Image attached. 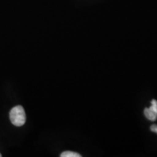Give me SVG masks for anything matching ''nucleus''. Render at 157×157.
I'll list each match as a JSON object with an SVG mask.
<instances>
[{
    "instance_id": "obj_1",
    "label": "nucleus",
    "mask_w": 157,
    "mask_h": 157,
    "mask_svg": "<svg viewBox=\"0 0 157 157\" xmlns=\"http://www.w3.org/2000/svg\"><path fill=\"white\" fill-rule=\"evenodd\" d=\"M10 119L12 124L15 126H23L26 121V116L24 109L21 105L13 107L10 111Z\"/></svg>"
},
{
    "instance_id": "obj_2",
    "label": "nucleus",
    "mask_w": 157,
    "mask_h": 157,
    "mask_svg": "<svg viewBox=\"0 0 157 157\" xmlns=\"http://www.w3.org/2000/svg\"><path fill=\"white\" fill-rule=\"evenodd\" d=\"M144 115L150 121H156L157 119V113L151 107L144 109Z\"/></svg>"
},
{
    "instance_id": "obj_3",
    "label": "nucleus",
    "mask_w": 157,
    "mask_h": 157,
    "mask_svg": "<svg viewBox=\"0 0 157 157\" xmlns=\"http://www.w3.org/2000/svg\"><path fill=\"white\" fill-rule=\"evenodd\" d=\"M60 156L61 157H80L81 156V155L78 154V153L67 151L63 152L62 154H60Z\"/></svg>"
},
{
    "instance_id": "obj_4",
    "label": "nucleus",
    "mask_w": 157,
    "mask_h": 157,
    "mask_svg": "<svg viewBox=\"0 0 157 157\" xmlns=\"http://www.w3.org/2000/svg\"><path fill=\"white\" fill-rule=\"evenodd\" d=\"M151 108L154 110V111H155L157 113V101L156 100H152L151 101Z\"/></svg>"
},
{
    "instance_id": "obj_5",
    "label": "nucleus",
    "mask_w": 157,
    "mask_h": 157,
    "mask_svg": "<svg viewBox=\"0 0 157 157\" xmlns=\"http://www.w3.org/2000/svg\"><path fill=\"white\" fill-rule=\"evenodd\" d=\"M150 129H151V130L152 131V132L157 133V125L156 124L151 125V127H150Z\"/></svg>"
},
{
    "instance_id": "obj_6",
    "label": "nucleus",
    "mask_w": 157,
    "mask_h": 157,
    "mask_svg": "<svg viewBox=\"0 0 157 157\" xmlns=\"http://www.w3.org/2000/svg\"><path fill=\"white\" fill-rule=\"evenodd\" d=\"M2 156V154H0V157H1Z\"/></svg>"
}]
</instances>
